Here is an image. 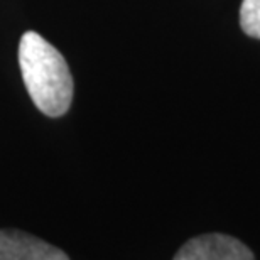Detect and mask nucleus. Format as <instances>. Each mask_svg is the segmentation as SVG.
<instances>
[{
    "mask_svg": "<svg viewBox=\"0 0 260 260\" xmlns=\"http://www.w3.org/2000/svg\"><path fill=\"white\" fill-rule=\"evenodd\" d=\"M19 66L34 105L48 117H61L73 100V78L63 54L43 36L29 30L19 44Z\"/></svg>",
    "mask_w": 260,
    "mask_h": 260,
    "instance_id": "nucleus-1",
    "label": "nucleus"
},
{
    "mask_svg": "<svg viewBox=\"0 0 260 260\" xmlns=\"http://www.w3.org/2000/svg\"><path fill=\"white\" fill-rule=\"evenodd\" d=\"M174 260H255L240 240L223 233H208L191 238L176 253Z\"/></svg>",
    "mask_w": 260,
    "mask_h": 260,
    "instance_id": "nucleus-2",
    "label": "nucleus"
},
{
    "mask_svg": "<svg viewBox=\"0 0 260 260\" xmlns=\"http://www.w3.org/2000/svg\"><path fill=\"white\" fill-rule=\"evenodd\" d=\"M0 260H70L61 248L15 228L0 230Z\"/></svg>",
    "mask_w": 260,
    "mask_h": 260,
    "instance_id": "nucleus-3",
    "label": "nucleus"
},
{
    "mask_svg": "<svg viewBox=\"0 0 260 260\" xmlns=\"http://www.w3.org/2000/svg\"><path fill=\"white\" fill-rule=\"evenodd\" d=\"M240 25L247 36L260 39V0H243Z\"/></svg>",
    "mask_w": 260,
    "mask_h": 260,
    "instance_id": "nucleus-4",
    "label": "nucleus"
}]
</instances>
